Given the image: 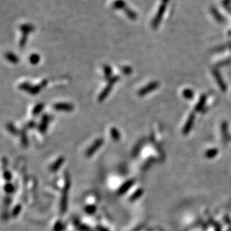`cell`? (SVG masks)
Segmentation results:
<instances>
[{
	"label": "cell",
	"instance_id": "6da1fadb",
	"mask_svg": "<svg viewBox=\"0 0 231 231\" xmlns=\"http://www.w3.org/2000/svg\"><path fill=\"white\" fill-rule=\"evenodd\" d=\"M103 139H97V140L94 141V143L88 149V150L86 151V155L88 157H91L96 152L100 149V147L103 145Z\"/></svg>",
	"mask_w": 231,
	"mask_h": 231
},
{
	"label": "cell",
	"instance_id": "7a4b0ae2",
	"mask_svg": "<svg viewBox=\"0 0 231 231\" xmlns=\"http://www.w3.org/2000/svg\"><path fill=\"white\" fill-rule=\"evenodd\" d=\"M158 87H159L158 82H152V83L147 85L146 87L141 89L139 90V92H138V95L141 96L145 95L148 94V93H150V92H152V91L155 90V89L158 88Z\"/></svg>",
	"mask_w": 231,
	"mask_h": 231
},
{
	"label": "cell",
	"instance_id": "3957f363",
	"mask_svg": "<svg viewBox=\"0 0 231 231\" xmlns=\"http://www.w3.org/2000/svg\"><path fill=\"white\" fill-rule=\"evenodd\" d=\"M213 76H214L215 78V80H216L217 83H218V87H220L221 89H222V91H224H224H226V89H227L226 83H224V80L222 78L220 72H218L217 69L214 68V69H213Z\"/></svg>",
	"mask_w": 231,
	"mask_h": 231
},
{
	"label": "cell",
	"instance_id": "277c9868",
	"mask_svg": "<svg viewBox=\"0 0 231 231\" xmlns=\"http://www.w3.org/2000/svg\"><path fill=\"white\" fill-rule=\"evenodd\" d=\"M55 109L58 111H66V112H70L73 111V105L69 103H57L53 106Z\"/></svg>",
	"mask_w": 231,
	"mask_h": 231
},
{
	"label": "cell",
	"instance_id": "5b68a950",
	"mask_svg": "<svg viewBox=\"0 0 231 231\" xmlns=\"http://www.w3.org/2000/svg\"><path fill=\"white\" fill-rule=\"evenodd\" d=\"M210 12L211 14H212V15H213V17H214V19L218 23H223L225 22V17L219 12V11L217 9V8L213 7H213H211Z\"/></svg>",
	"mask_w": 231,
	"mask_h": 231
},
{
	"label": "cell",
	"instance_id": "8992f818",
	"mask_svg": "<svg viewBox=\"0 0 231 231\" xmlns=\"http://www.w3.org/2000/svg\"><path fill=\"white\" fill-rule=\"evenodd\" d=\"M194 115L193 113L190 114V116L188 117V119H187V122L185 125L184 128H183V134H187L188 132H190L191 129H192V126L194 125Z\"/></svg>",
	"mask_w": 231,
	"mask_h": 231
},
{
	"label": "cell",
	"instance_id": "52a82bcc",
	"mask_svg": "<svg viewBox=\"0 0 231 231\" xmlns=\"http://www.w3.org/2000/svg\"><path fill=\"white\" fill-rule=\"evenodd\" d=\"M165 4L163 3L162 5L160 6V8L159 9V12L157 13L156 17H155L154 20H153V27H157L159 23H160L161 20H162V17H163V14L165 13Z\"/></svg>",
	"mask_w": 231,
	"mask_h": 231
},
{
	"label": "cell",
	"instance_id": "ba28073f",
	"mask_svg": "<svg viewBox=\"0 0 231 231\" xmlns=\"http://www.w3.org/2000/svg\"><path fill=\"white\" fill-rule=\"evenodd\" d=\"M134 182L135 181L133 179H129V180H127V182H125L118 190V192H117L118 194H123L124 193L128 191L129 189L134 185Z\"/></svg>",
	"mask_w": 231,
	"mask_h": 231
},
{
	"label": "cell",
	"instance_id": "9c48e42d",
	"mask_svg": "<svg viewBox=\"0 0 231 231\" xmlns=\"http://www.w3.org/2000/svg\"><path fill=\"white\" fill-rule=\"evenodd\" d=\"M112 83H109V85L107 86V87L103 89V92H101V94L100 95L99 98H98V100H99L100 102H103V101L106 99V98L107 96L109 95L111 90H112Z\"/></svg>",
	"mask_w": 231,
	"mask_h": 231
},
{
	"label": "cell",
	"instance_id": "30bf717a",
	"mask_svg": "<svg viewBox=\"0 0 231 231\" xmlns=\"http://www.w3.org/2000/svg\"><path fill=\"white\" fill-rule=\"evenodd\" d=\"M64 159L63 157H60V158H58V159L56 160V162L52 164V167H51V170H52V172H56V171L58 170L60 167H62V164L64 163Z\"/></svg>",
	"mask_w": 231,
	"mask_h": 231
},
{
	"label": "cell",
	"instance_id": "8fae6325",
	"mask_svg": "<svg viewBox=\"0 0 231 231\" xmlns=\"http://www.w3.org/2000/svg\"><path fill=\"white\" fill-rule=\"evenodd\" d=\"M206 100H207V96L205 95H203L200 98L199 102L197 104V105L195 107V110L196 111H201L202 109H203V106L206 103Z\"/></svg>",
	"mask_w": 231,
	"mask_h": 231
},
{
	"label": "cell",
	"instance_id": "7c38bea8",
	"mask_svg": "<svg viewBox=\"0 0 231 231\" xmlns=\"http://www.w3.org/2000/svg\"><path fill=\"white\" fill-rule=\"evenodd\" d=\"M48 122H49V117L48 116H47V115H44L43 117V119H42V122H41V125H40L39 127L40 132H44L45 131L47 130Z\"/></svg>",
	"mask_w": 231,
	"mask_h": 231
},
{
	"label": "cell",
	"instance_id": "4fadbf2b",
	"mask_svg": "<svg viewBox=\"0 0 231 231\" xmlns=\"http://www.w3.org/2000/svg\"><path fill=\"white\" fill-rule=\"evenodd\" d=\"M111 133V136H112V138L115 141H118L120 139H121V134L120 132H118V130L116 128H112L110 131Z\"/></svg>",
	"mask_w": 231,
	"mask_h": 231
},
{
	"label": "cell",
	"instance_id": "5bb4252c",
	"mask_svg": "<svg viewBox=\"0 0 231 231\" xmlns=\"http://www.w3.org/2000/svg\"><path fill=\"white\" fill-rule=\"evenodd\" d=\"M143 192H144L143 189H142V188H139V189H138L137 191H135L133 193V194L131 196L129 200H130L131 201L136 200L138 199L139 197H142V194H143Z\"/></svg>",
	"mask_w": 231,
	"mask_h": 231
},
{
	"label": "cell",
	"instance_id": "9a60e30c",
	"mask_svg": "<svg viewBox=\"0 0 231 231\" xmlns=\"http://www.w3.org/2000/svg\"><path fill=\"white\" fill-rule=\"evenodd\" d=\"M222 134H223V139L224 141H228V125L226 122H224L222 125Z\"/></svg>",
	"mask_w": 231,
	"mask_h": 231
},
{
	"label": "cell",
	"instance_id": "2e32d148",
	"mask_svg": "<svg viewBox=\"0 0 231 231\" xmlns=\"http://www.w3.org/2000/svg\"><path fill=\"white\" fill-rule=\"evenodd\" d=\"M218 149H212L209 150H207L206 152V156L208 158H213L215 156H216L218 154Z\"/></svg>",
	"mask_w": 231,
	"mask_h": 231
},
{
	"label": "cell",
	"instance_id": "e0dca14e",
	"mask_svg": "<svg viewBox=\"0 0 231 231\" xmlns=\"http://www.w3.org/2000/svg\"><path fill=\"white\" fill-rule=\"evenodd\" d=\"M183 95L185 98H187V99H192L193 98V96H194V92H193V91L192 89H186L183 90Z\"/></svg>",
	"mask_w": 231,
	"mask_h": 231
},
{
	"label": "cell",
	"instance_id": "ac0fdd59",
	"mask_svg": "<svg viewBox=\"0 0 231 231\" xmlns=\"http://www.w3.org/2000/svg\"><path fill=\"white\" fill-rule=\"evenodd\" d=\"M43 107H44L43 104H38L37 105H36L33 110V115H37L38 113H41V111L43 110Z\"/></svg>",
	"mask_w": 231,
	"mask_h": 231
},
{
	"label": "cell",
	"instance_id": "d6986e66",
	"mask_svg": "<svg viewBox=\"0 0 231 231\" xmlns=\"http://www.w3.org/2000/svg\"><path fill=\"white\" fill-rule=\"evenodd\" d=\"M41 88H42V87H41V86L31 87V88H30V89L28 90V92H29V93H31V94H32V95H36L40 92V90L41 89Z\"/></svg>",
	"mask_w": 231,
	"mask_h": 231
},
{
	"label": "cell",
	"instance_id": "ffe728a7",
	"mask_svg": "<svg viewBox=\"0 0 231 231\" xmlns=\"http://www.w3.org/2000/svg\"><path fill=\"white\" fill-rule=\"evenodd\" d=\"M4 188H5V192H7V194H11L14 191V186L12 185V184H11V183H7V184L5 185Z\"/></svg>",
	"mask_w": 231,
	"mask_h": 231
},
{
	"label": "cell",
	"instance_id": "44dd1931",
	"mask_svg": "<svg viewBox=\"0 0 231 231\" xmlns=\"http://www.w3.org/2000/svg\"><path fill=\"white\" fill-rule=\"evenodd\" d=\"M7 129H8V131H9L11 134H15L17 133V129H16L14 126L12 124H11V123H8V124L7 125Z\"/></svg>",
	"mask_w": 231,
	"mask_h": 231
},
{
	"label": "cell",
	"instance_id": "7402d4cb",
	"mask_svg": "<svg viewBox=\"0 0 231 231\" xmlns=\"http://www.w3.org/2000/svg\"><path fill=\"white\" fill-rule=\"evenodd\" d=\"M29 60L32 64H37L39 61V57L37 55H32V57H30Z\"/></svg>",
	"mask_w": 231,
	"mask_h": 231
},
{
	"label": "cell",
	"instance_id": "603a6c76",
	"mask_svg": "<svg viewBox=\"0 0 231 231\" xmlns=\"http://www.w3.org/2000/svg\"><path fill=\"white\" fill-rule=\"evenodd\" d=\"M19 88L20 89H22V90L28 91L30 89V88H31V87H30V85L28 84V83H22V84H21L20 86L19 87Z\"/></svg>",
	"mask_w": 231,
	"mask_h": 231
},
{
	"label": "cell",
	"instance_id": "cb8c5ba5",
	"mask_svg": "<svg viewBox=\"0 0 231 231\" xmlns=\"http://www.w3.org/2000/svg\"><path fill=\"white\" fill-rule=\"evenodd\" d=\"M22 143L24 147H27L28 146V140H27V137H26V133H22Z\"/></svg>",
	"mask_w": 231,
	"mask_h": 231
},
{
	"label": "cell",
	"instance_id": "d4e9b609",
	"mask_svg": "<svg viewBox=\"0 0 231 231\" xmlns=\"http://www.w3.org/2000/svg\"><path fill=\"white\" fill-rule=\"evenodd\" d=\"M231 63V59H225V60L222 61V62H220L218 64V66H222V65H229Z\"/></svg>",
	"mask_w": 231,
	"mask_h": 231
},
{
	"label": "cell",
	"instance_id": "484cf974",
	"mask_svg": "<svg viewBox=\"0 0 231 231\" xmlns=\"http://www.w3.org/2000/svg\"><path fill=\"white\" fill-rule=\"evenodd\" d=\"M105 75H106V78H109L111 75V68L109 66H106L105 68Z\"/></svg>",
	"mask_w": 231,
	"mask_h": 231
},
{
	"label": "cell",
	"instance_id": "4316f807",
	"mask_svg": "<svg viewBox=\"0 0 231 231\" xmlns=\"http://www.w3.org/2000/svg\"><path fill=\"white\" fill-rule=\"evenodd\" d=\"M3 176H4V178H5V179H6L7 181H10L11 179V178H12L11 173L8 172V171H5V172L4 173Z\"/></svg>",
	"mask_w": 231,
	"mask_h": 231
},
{
	"label": "cell",
	"instance_id": "83f0119b",
	"mask_svg": "<svg viewBox=\"0 0 231 231\" xmlns=\"http://www.w3.org/2000/svg\"><path fill=\"white\" fill-rule=\"evenodd\" d=\"M7 59L11 61V62H14V63H16V62H17V59L16 58L14 55L13 54L8 55V56H7Z\"/></svg>",
	"mask_w": 231,
	"mask_h": 231
},
{
	"label": "cell",
	"instance_id": "f1b7e54d",
	"mask_svg": "<svg viewBox=\"0 0 231 231\" xmlns=\"http://www.w3.org/2000/svg\"><path fill=\"white\" fill-rule=\"evenodd\" d=\"M95 209H96V208L93 206H88V207L86 208V210L88 211V213H90V212L92 213L93 211H95Z\"/></svg>",
	"mask_w": 231,
	"mask_h": 231
},
{
	"label": "cell",
	"instance_id": "f546056e",
	"mask_svg": "<svg viewBox=\"0 0 231 231\" xmlns=\"http://www.w3.org/2000/svg\"><path fill=\"white\" fill-rule=\"evenodd\" d=\"M222 4L224 6H231V0H223Z\"/></svg>",
	"mask_w": 231,
	"mask_h": 231
},
{
	"label": "cell",
	"instance_id": "4dcf8cb0",
	"mask_svg": "<svg viewBox=\"0 0 231 231\" xmlns=\"http://www.w3.org/2000/svg\"><path fill=\"white\" fill-rule=\"evenodd\" d=\"M224 8H225L226 11H228V12L231 14V6H224Z\"/></svg>",
	"mask_w": 231,
	"mask_h": 231
},
{
	"label": "cell",
	"instance_id": "1f68e13d",
	"mask_svg": "<svg viewBox=\"0 0 231 231\" xmlns=\"http://www.w3.org/2000/svg\"><path fill=\"white\" fill-rule=\"evenodd\" d=\"M168 2V0H163V2H164L165 4H166V3H167Z\"/></svg>",
	"mask_w": 231,
	"mask_h": 231
}]
</instances>
